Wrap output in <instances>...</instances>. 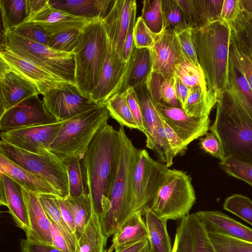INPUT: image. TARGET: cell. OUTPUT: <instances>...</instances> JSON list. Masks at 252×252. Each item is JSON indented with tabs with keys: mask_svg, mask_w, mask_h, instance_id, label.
Wrapping results in <instances>:
<instances>
[{
	"mask_svg": "<svg viewBox=\"0 0 252 252\" xmlns=\"http://www.w3.org/2000/svg\"><path fill=\"white\" fill-rule=\"evenodd\" d=\"M99 19L77 17L47 4L36 13L26 20L42 27L49 36H54L71 28H84ZM102 20V19H101Z\"/></svg>",
	"mask_w": 252,
	"mask_h": 252,
	"instance_id": "21",
	"label": "cell"
},
{
	"mask_svg": "<svg viewBox=\"0 0 252 252\" xmlns=\"http://www.w3.org/2000/svg\"><path fill=\"white\" fill-rule=\"evenodd\" d=\"M0 48H5L63 80L75 84V54L61 52L11 31L1 32Z\"/></svg>",
	"mask_w": 252,
	"mask_h": 252,
	"instance_id": "7",
	"label": "cell"
},
{
	"mask_svg": "<svg viewBox=\"0 0 252 252\" xmlns=\"http://www.w3.org/2000/svg\"><path fill=\"white\" fill-rule=\"evenodd\" d=\"M168 169L165 164L152 158L146 150H139L131 184V216L137 211L143 213L162 184Z\"/></svg>",
	"mask_w": 252,
	"mask_h": 252,
	"instance_id": "10",
	"label": "cell"
},
{
	"mask_svg": "<svg viewBox=\"0 0 252 252\" xmlns=\"http://www.w3.org/2000/svg\"><path fill=\"white\" fill-rule=\"evenodd\" d=\"M195 201L190 176L181 170L169 169L148 206L160 218L176 220L189 215Z\"/></svg>",
	"mask_w": 252,
	"mask_h": 252,
	"instance_id": "8",
	"label": "cell"
},
{
	"mask_svg": "<svg viewBox=\"0 0 252 252\" xmlns=\"http://www.w3.org/2000/svg\"><path fill=\"white\" fill-rule=\"evenodd\" d=\"M114 252H151L148 237L120 246Z\"/></svg>",
	"mask_w": 252,
	"mask_h": 252,
	"instance_id": "58",
	"label": "cell"
},
{
	"mask_svg": "<svg viewBox=\"0 0 252 252\" xmlns=\"http://www.w3.org/2000/svg\"><path fill=\"white\" fill-rule=\"evenodd\" d=\"M142 214L140 211L133 214L114 234L108 252H112L120 246L147 237L146 226L142 218Z\"/></svg>",
	"mask_w": 252,
	"mask_h": 252,
	"instance_id": "33",
	"label": "cell"
},
{
	"mask_svg": "<svg viewBox=\"0 0 252 252\" xmlns=\"http://www.w3.org/2000/svg\"><path fill=\"white\" fill-rule=\"evenodd\" d=\"M116 0H49L52 7L79 17L103 19Z\"/></svg>",
	"mask_w": 252,
	"mask_h": 252,
	"instance_id": "27",
	"label": "cell"
},
{
	"mask_svg": "<svg viewBox=\"0 0 252 252\" xmlns=\"http://www.w3.org/2000/svg\"><path fill=\"white\" fill-rule=\"evenodd\" d=\"M155 104L161 119L174 130L186 147L193 140L206 135L210 129L209 116H189L181 107L160 102Z\"/></svg>",
	"mask_w": 252,
	"mask_h": 252,
	"instance_id": "16",
	"label": "cell"
},
{
	"mask_svg": "<svg viewBox=\"0 0 252 252\" xmlns=\"http://www.w3.org/2000/svg\"><path fill=\"white\" fill-rule=\"evenodd\" d=\"M223 208L252 225V201L249 197L233 194L225 200Z\"/></svg>",
	"mask_w": 252,
	"mask_h": 252,
	"instance_id": "46",
	"label": "cell"
},
{
	"mask_svg": "<svg viewBox=\"0 0 252 252\" xmlns=\"http://www.w3.org/2000/svg\"><path fill=\"white\" fill-rule=\"evenodd\" d=\"M136 9L137 5L136 3L132 9L129 25L124 45L123 59L126 63L128 62L133 50L135 48L133 32L136 22Z\"/></svg>",
	"mask_w": 252,
	"mask_h": 252,
	"instance_id": "54",
	"label": "cell"
},
{
	"mask_svg": "<svg viewBox=\"0 0 252 252\" xmlns=\"http://www.w3.org/2000/svg\"><path fill=\"white\" fill-rule=\"evenodd\" d=\"M125 62L111 45L107 37V52L96 86L91 97L99 104H105L112 96L119 93L123 86L128 68Z\"/></svg>",
	"mask_w": 252,
	"mask_h": 252,
	"instance_id": "14",
	"label": "cell"
},
{
	"mask_svg": "<svg viewBox=\"0 0 252 252\" xmlns=\"http://www.w3.org/2000/svg\"><path fill=\"white\" fill-rule=\"evenodd\" d=\"M126 99L134 118L137 125L139 130L146 134V129L140 106L138 102L134 88H130L125 92Z\"/></svg>",
	"mask_w": 252,
	"mask_h": 252,
	"instance_id": "53",
	"label": "cell"
},
{
	"mask_svg": "<svg viewBox=\"0 0 252 252\" xmlns=\"http://www.w3.org/2000/svg\"><path fill=\"white\" fill-rule=\"evenodd\" d=\"M141 107L146 129V147L156 152L162 161L171 159L174 154L168 143L163 120L147 89L146 84L134 88Z\"/></svg>",
	"mask_w": 252,
	"mask_h": 252,
	"instance_id": "12",
	"label": "cell"
},
{
	"mask_svg": "<svg viewBox=\"0 0 252 252\" xmlns=\"http://www.w3.org/2000/svg\"><path fill=\"white\" fill-rule=\"evenodd\" d=\"M208 233L220 234L252 243V229L219 211L195 213Z\"/></svg>",
	"mask_w": 252,
	"mask_h": 252,
	"instance_id": "25",
	"label": "cell"
},
{
	"mask_svg": "<svg viewBox=\"0 0 252 252\" xmlns=\"http://www.w3.org/2000/svg\"><path fill=\"white\" fill-rule=\"evenodd\" d=\"M226 92L235 98L252 118V91L242 71L236 67L230 59Z\"/></svg>",
	"mask_w": 252,
	"mask_h": 252,
	"instance_id": "30",
	"label": "cell"
},
{
	"mask_svg": "<svg viewBox=\"0 0 252 252\" xmlns=\"http://www.w3.org/2000/svg\"><path fill=\"white\" fill-rule=\"evenodd\" d=\"M42 95L46 108L59 122L102 104L82 94L75 84L68 82L61 83Z\"/></svg>",
	"mask_w": 252,
	"mask_h": 252,
	"instance_id": "11",
	"label": "cell"
},
{
	"mask_svg": "<svg viewBox=\"0 0 252 252\" xmlns=\"http://www.w3.org/2000/svg\"><path fill=\"white\" fill-rule=\"evenodd\" d=\"M143 213L151 252H172L167 229V220L160 218L148 205L145 207Z\"/></svg>",
	"mask_w": 252,
	"mask_h": 252,
	"instance_id": "29",
	"label": "cell"
},
{
	"mask_svg": "<svg viewBox=\"0 0 252 252\" xmlns=\"http://www.w3.org/2000/svg\"><path fill=\"white\" fill-rule=\"evenodd\" d=\"M3 31H10L24 23L28 18L27 0H0Z\"/></svg>",
	"mask_w": 252,
	"mask_h": 252,
	"instance_id": "37",
	"label": "cell"
},
{
	"mask_svg": "<svg viewBox=\"0 0 252 252\" xmlns=\"http://www.w3.org/2000/svg\"><path fill=\"white\" fill-rule=\"evenodd\" d=\"M107 47V35L102 20H97L84 28L74 52L75 84L84 95L91 97L98 83Z\"/></svg>",
	"mask_w": 252,
	"mask_h": 252,
	"instance_id": "6",
	"label": "cell"
},
{
	"mask_svg": "<svg viewBox=\"0 0 252 252\" xmlns=\"http://www.w3.org/2000/svg\"><path fill=\"white\" fill-rule=\"evenodd\" d=\"M110 117L105 104L62 122L61 128L50 151L63 162L83 159L98 131L108 123Z\"/></svg>",
	"mask_w": 252,
	"mask_h": 252,
	"instance_id": "5",
	"label": "cell"
},
{
	"mask_svg": "<svg viewBox=\"0 0 252 252\" xmlns=\"http://www.w3.org/2000/svg\"><path fill=\"white\" fill-rule=\"evenodd\" d=\"M128 68L122 87L118 93L145 84L152 72L151 50L135 47L128 61Z\"/></svg>",
	"mask_w": 252,
	"mask_h": 252,
	"instance_id": "28",
	"label": "cell"
},
{
	"mask_svg": "<svg viewBox=\"0 0 252 252\" xmlns=\"http://www.w3.org/2000/svg\"><path fill=\"white\" fill-rule=\"evenodd\" d=\"M84 28H71L52 36L48 46L58 51L74 54Z\"/></svg>",
	"mask_w": 252,
	"mask_h": 252,
	"instance_id": "43",
	"label": "cell"
},
{
	"mask_svg": "<svg viewBox=\"0 0 252 252\" xmlns=\"http://www.w3.org/2000/svg\"><path fill=\"white\" fill-rule=\"evenodd\" d=\"M163 125L167 139L175 157L183 155L187 149L181 138L174 130L163 120Z\"/></svg>",
	"mask_w": 252,
	"mask_h": 252,
	"instance_id": "55",
	"label": "cell"
},
{
	"mask_svg": "<svg viewBox=\"0 0 252 252\" xmlns=\"http://www.w3.org/2000/svg\"><path fill=\"white\" fill-rule=\"evenodd\" d=\"M48 1V0H27V19L42 9Z\"/></svg>",
	"mask_w": 252,
	"mask_h": 252,
	"instance_id": "62",
	"label": "cell"
},
{
	"mask_svg": "<svg viewBox=\"0 0 252 252\" xmlns=\"http://www.w3.org/2000/svg\"><path fill=\"white\" fill-rule=\"evenodd\" d=\"M164 30L174 32L189 28L181 8L175 0H161Z\"/></svg>",
	"mask_w": 252,
	"mask_h": 252,
	"instance_id": "42",
	"label": "cell"
},
{
	"mask_svg": "<svg viewBox=\"0 0 252 252\" xmlns=\"http://www.w3.org/2000/svg\"><path fill=\"white\" fill-rule=\"evenodd\" d=\"M156 36V34L148 28L142 17H139L136 21L133 32L135 47L151 50L154 45Z\"/></svg>",
	"mask_w": 252,
	"mask_h": 252,
	"instance_id": "49",
	"label": "cell"
},
{
	"mask_svg": "<svg viewBox=\"0 0 252 252\" xmlns=\"http://www.w3.org/2000/svg\"><path fill=\"white\" fill-rule=\"evenodd\" d=\"M63 199L73 217L78 239L92 215V205L89 194L78 197L68 196Z\"/></svg>",
	"mask_w": 252,
	"mask_h": 252,
	"instance_id": "39",
	"label": "cell"
},
{
	"mask_svg": "<svg viewBox=\"0 0 252 252\" xmlns=\"http://www.w3.org/2000/svg\"><path fill=\"white\" fill-rule=\"evenodd\" d=\"M210 127L219 139L225 157L252 163V118L231 95L223 91Z\"/></svg>",
	"mask_w": 252,
	"mask_h": 252,
	"instance_id": "3",
	"label": "cell"
},
{
	"mask_svg": "<svg viewBox=\"0 0 252 252\" xmlns=\"http://www.w3.org/2000/svg\"><path fill=\"white\" fill-rule=\"evenodd\" d=\"M0 173L9 177L23 189L36 194L58 196L54 188L43 178L18 165L0 153Z\"/></svg>",
	"mask_w": 252,
	"mask_h": 252,
	"instance_id": "26",
	"label": "cell"
},
{
	"mask_svg": "<svg viewBox=\"0 0 252 252\" xmlns=\"http://www.w3.org/2000/svg\"><path fill=\"white\" fill-rule=\"evenodd\" d=\"M172 252H216L204 224L196 213L181 219Z\"/></svg>",
	"mask_w": 252,
	"mask_h": 252,
	"instance_id": "18",
	"label": "cell"
},
{
	"mask_svg": "<svg viewBox=\"0 0 252 252\" xmlns=\"http://www.w3.org/2000/svg\"><path fill=\"white\" fill-rule=\"evenodd\" d=\"M105 105L110 116L120 125L139 130L128 105L125 92L117 93L106 101Z\"/></svg>",
	"mask_w": 252,
	"mask_h": 252,
	"instance_id": "40",
	"label": "cell"
},
{
	"mask_svg": "<svg viewBox=\"0 0 252 252\" xmlns=\"http://www.w3.org/2000/svg\"><path fill=\"white\" fill-rule=\"evenodd\" d=\"M37 195L48 216L56 224L62 233L70 252H80L76 235L73 233L62 217L57 200V196L50 194Z\"/></svg>",
	"mask_w": 252,
	"mask_h": 252,
	"instance_id": "35",
	"label": "cell"
},
{
	"mask_svg": "<svg viewBox=\"0 0 252 252\" xmlns=\"http://www.w3.org/2000/svg\"><path fill=\"white\" fill-rule=\"evenodd\" d=\"M229 59L243 73L252 91V45L239 37L231 29Z\"/></svg>",
	"mask_w": 252,
	"mask_h": 252,
	"instance_id": "34",
	"label": "cell"
},
{
	"mask_svg": "<svg viewBox=\"0 0 252 252\" xmlns=\"http://www.w3.org/2000/svg\"><path fill=\"white\" fill-rule=\"evenodd\" d=\"M231 28L221 20L192 29V38L207 88L219 98L228 79Z\"/></svg>",
	"mask_w": 252,
	"mask_h": 252,
	"instance_id": "2",
	"label": "cell"
},
{
	"mask_svg": "<svg viewBox=\"0 0 252 252\" xmlns=\"http://www.w3.org/2000/svg\"><path fill=\"white\" fill-rule=\"evenodd\" d=\"M220 167L227 174L252 186V163L232 157H226L219 163Z\"/></svg>",
	"mask_w": 252,
	"mask_h": 252,
	"instance_id": "47",
	"label": "cell"
},
{
	"mask_svg": "<svg viewBox=\"0 0 252 252\" xmlns=\"http://www.w3.org/2000/svg\"><path fill=\"white\" fill-rule=\"evenodd\" d=\"M240 10V0H223L220 19L230 23L237 18Z\"/></svg>",
	"mask_w": 252,
	"mask_h": 252,
	"instance_id": "56",
	"label": "cell"
},
{
	"mask_svg": "<svg viewBox=\"0 0 252 252\" xmlns=\"http://www.w3.org/2000/svg\"><path fill=\"white\" fill-rule=\"evenodd\" d=\"M10 31L30 40L48 46L52 37L48 35L42 27L31 22L23 23Z\"/></svg>",
	"mask_w": 252,
	"mask_h": 252,
	"instance_id": "48",
	"label": "cell"
},
{
	"mask_svg": "<svg viewBox=\"0 0 252 252\" xmlns=\"http://www.w3.org/2000/svg\"><path fill=\"white\" fill-rule=\"evenodd\" d=\"M136 3L135 0H116L109 12L102 20L108 38L122 59L132 11Z\"/></svg>",
	"mask_w": 252,
	"mask_h": 252,
	"instance_id": "22",
	"label": "cell"
},
{
	"mask_svg": "<svg viewBox=\"0 0 252 252\" xmlns=\"http://www.w3.org/2000/svg\"><path fill=\"white\" fill-rule=\"evenodd\" d=\"M150 50L152 72L166 78L175 75L177 66L185 59L174 32L170 29L156 35Z\"/></svg>",
	"mask_w": 252,
	"mask_h": 252,
	"instance_id": "19",
	"label": "cell"
},
{
	"mask_svg": "<svg viewBox=\"0 0 252 252\" xmlns=\"http://www.w3.org/2000/svg\"><path fill=\"white\" fill-rule=\"evenodd\" d=\"M175 73L182 82L189 88L200 87L207 88L202 69L196 67L186 57L177 66Z\"/></svg>",
	"mask_w": 252,
	"mask_h": 252,
	"instance_id": "44",
	"label": "cell"
},
{
	"mask_svg": "<svg viewBox=\"0 0 252 252\" xmlns=\"http://www.w3.org/2000/svg\"><path fill=\"white\" fill-rule=\"evenodd\" d=\"M231 30L239 36L252 45V16L241 9L237 18L228 23Z\"/></svg>",
	"mask_w": 252,
	"mask_h": 252,
	"instance_id": "51",
	"label": "cell"
},
{
	"mask_svg": "<svg viewBox=\"0 0 252 252\" xmlns=\"http://www.w3.org/2000/svg\"><path fill=\"white\" fill-rule=\"evenodd\" d=\"M38 95L25 99L0 116V129L7 131L59 122L48 111L43 101Z\"/></svg>",
	"mask_w": 252,
	"mask_h": 252,
	"instance_id": "13",
	"label": "cell"
},
{
	"mask_svg": "<svg viewBox=\"0 0 252 252\" xmlns=\"http://www.w3.org/2000/svg\"><path fill=\"white\" fill-rule=\"evenodd\" d=\"M175 75L166 78L152 72L146 84L149 93L155 102L164 103L174 107H181L175 90Z\"/></svg>",
	"mask_w": 252,
	"mask_h": 252,
	"instance_id": "32",
	"label": "cell"
},
{
	"mask_svg": "<svg viewBox=\"0 0 252 252\" xmlns=\"http://www.w3.org/2000/svg\"><path fill=\"white\" fill-rule=\"evenodd\" d=\"M50 220L53 245L63 252H70L65 239L58 227L53 220L51 219Z\"/></svg>",
	"mask_w": 252,
	"mask_h": 252,
	"instance_id": "59",
	"label": "cell"
},
{
	"mask_svg": "<svg viewBox=\"0 0 252 252\" xmlns=\"http://www.w3.org/2000/svg\"><path fill=\"white\" fill-rule=\"evenodd\" d=\"M120 156L119 131L107 123L95 135L83 159L92 208L100 221L109 209L110 194Z\"/></svg>",
	"mask_w": 252,
	"mask_h": 252,
	"instance_id": "1",
	"label": "cell"
},
{
	"mask_svg": "<svg viewBox=\"0 0 252 252\" xmlns=\"http://www.w3.org/2000/svg\"><path fill=\"white\" fill-rule=\"evenodd\" d=\"M190 88V93L184 110L189 116H209L212 108L217 104L218 98L208 88L200 87Z\"/></svg>",
	"mask_w": 252,
	"mask_h": 252,
	"instance_id": "36",
	"label": "cell"
},
{
	"mask_svg": "<svg viewBox=\"0 0 252 252\" xmlns=\"http://www.w3.org/2000/svg\"><path fill=\"white\" fill-rule=\"evenodd\" d=\"M175 90L182 108L184 107L190 93V88L184 84L176 74Z\"/></svg>",
	"mask_w": 252,
	"mask_h": 252,
	"instance_id": "61",
	"label": "cell"
},
{
	"mask_svg": "<svg viewBox=\"0 0 252 252\" xmlns=\"http://www.w3.org/2000/svg\"><path fill=\"white\" fill-rule=\"evenodd\" d=\"M121 156L116 178L110 197V207L101 221L103 232L108 239L131 217L130 202L132 177L139 150L126 133L124 126L119 128Z\"/></svg>",
	"mask_w": 252,
	"mask_h": 252,
	"instance_id": "4",
	"label": "cell"
},
{
	"mask_svg": "<svg viewBox=\"0 0 252 252\" xmlns=\"http://www.w3.org/2000/svg\"><path fill=\"white\" fill-rule=\"evenodd\" d=\"M199 145L201 149L205 153L218 158L220 161L226 157L219 139L212 131L200 140Z\"/></svg>",
	"mask_w": 252,
	"mask_h": 252,
	"instance_id": "52",
	"label": "cell"
},
{
	"mask_svg": "<svg viewBox=\"0 0 252 252\" xmlns=\"http://www.w3.org/2000/svg\"><path fill=\"white\" fill-rule=\"evenodd\" d=\"M0 153L24 169L38 175L54 188L58 197L69 195V186L64 162L53 153H32L0 141Z\"/></svg>",
	"mask_w": 252,
	"mask_h": 252,
	"instance_id": "9",
	"label": "cell"
},
{
	"mask_svg": "<svg viewBox=\"0 0 252 252\" xmlns=\"http://www.w3.org/2000/svg\"><path fill=\"white\" fill-rule=\"evenodd\" d=\"M83 159L75 158L64 162L68 177L69 196L78 197L88 193Z\"/></svg>",
	"mask_w": 252,
	"mask_h": 252,
	"instance_id": "38",
	"label": "cell"
},
{
	"mask_svg": "<svg viewBox=\"0 0 252 252\" xmlns=\"http://www.w3.org/2000/svg\"><path fill=\"white\" fill-rule=\"evenodd\" d=\"M216 252H252V243L226 235L208 233Z\"/></svg>",
	"mask_w": 252,
	"mask_h": 252,
	"instance_id": "45",
	"label": "cell"
},
{
	"mask_svg": "<svg viewBox=\"0 0 252 252\" xmlns=\"http://www.w3.org/2000/svg\"><path fill=\"white\" fill-rule=\"evenodd\" d=\"M240 8L244 13L252 16V0H240Z\"/></svg>",
	"mask_w": 252,
	"mask_h": 252,
	"instance_id": "63",
	"label": "cell"
},
{
	"mask_svg": "<svg viewBox=\"0 0 252 252\" xmlns=\"http://www.w3.org/2000/svg\"><path fill=\"white\" fill-rule=\"evenodd\" d=\"M0 116L25 99L40 93L30 80L0 59Z\"/></svg>",
	"mask_w": 252,
	"mask_h": 252,
	"instance_id": "17",
	"label": "cell"
},
{
	"mask_svg": "<svg viewBox=\"0 0 252 252\" xmlns=\"http://www.w3.org/2000/svg\"><path fill=\"white\" fill-rule=\"evenodd\" d=\"M21 252H63L52 245L40 243L22 239L20 242Z\"/></svg>",
	"mask_w": 252,
	"mask_h": 252,
	"instance_id": "57",
	"label": "cell"
},
{
	"mask_svg": "<svg viewBox=\"0 0 252 252\" xmlns=\"http://www.w3.org/2000/svg\"><path fill=\"white\" fill-rule=\"evenodd\" d=\"M30 230L26 233L29 241L53 245L49 218L43 208L37 194L23 189Z\"/></svg>",
	"mask_w": 252,
	"mask_h": 252,
	"instance_id": "24",
	"label": "cell"
},
{
	"mask_svg": "<svg viewBox=\"0 0 252 252\" xmlns=\"http://www.w3.org/2000/svg\"><path fill=\"white\" fill-rule=\"evenodd\" d=\"M0 204L5 206L17 226L30 230L23 189L6 174L0 173Z\"/></svg>",
	"mask_w": 252,
	"mask_h": 252,
	"instance_id": "23",
	"label": "cell"
},
{
	"mask_svg": "<svg viewBox=\"0 0 252 252\" xmlns=\"http://www.w3.org/2000/svg\"><path fill=\"white\" fill-rule=\"evenodd\" d=\"M141 17L148 28L157 35L164 30L161 9V0H144L142 1Z\"/></svg>",
	"mask_w": 252,
	"mask_h": 252,
	"instance_id": "41",
	"label": "cell"
},
{
	"mask_svg": "<svg viewBox=\"0 0 252 252\" xmlns=\"http://www.w3.org/2000/svg\"><path fill=\"white\" fill-rule=\"evenodd\" d=\"M62 126L57 123L28 127L2 131L1 139L27 151L43 154L50 151V147Z\"/></svg>",
	"mask_w": 252,
	"mask_h": 252,
	"instance_id": "15",
	"label": "cell"
},
{
	"mask_svg": "<svg viewBox=\"0 0 252 252\" xmlns=\"http://www.w3.org/2000/svg\"><path fill=\"white\" fill-rule=\"evenodd\" d=\"M57 200L63 220L73 233L76 235V225L70 210L65 204L63 198L57 196Z\"/></svg>",
	"mask_w": 252,
	"mask_h": 252,
	"instance_id": "60",
	"label": "cell"
},
{
	"mask_svg": "<svg viewBox=\"0 0 252 252\" xmlns=\"http://www.w3.org/2000/svg\"><path fill=\"white\" fill-rule=\"evenodd\" d=\"M0 59L34 84L40 94L66 82L5 48H0Z\"/></svg>",
	"mask_w": 252,
	"mask_h": 252,
	"instance_id": "20",
	"label": "cell"
},
{
	"mask_svg": "<svg viewBox=\"0 0 252 252\" xmlns=\"http://www.w3.org/2000/svg\"><path fill=\"white\" fill-rule=\"evenodd\" d=\"M107 240L99 217L92 208L91 217L78 238L80 252H107Z\"/></svg>",
	"mask_w": 252,
	"mask_h": 252,
	"instance_id": "31",
	"label": "cell"
},
{
	"mask_svg": "<svg viewBox=\"0 0 252 252\" xmlns=\"http://www.w3.org/2000/svg\"><path fill=\"white\" fill-rule=\"evenodd\" d=\"M192 29L188 28L174 33L178 39L184 56L196 67L201 68L197 60L192 40Z\"/></svg>",
	"mask_w": 252,
	"mask_h": 252,
	"instance_id": "50",
	"label": "cell"
}]
</instances>
